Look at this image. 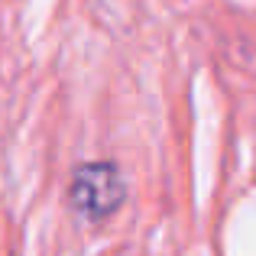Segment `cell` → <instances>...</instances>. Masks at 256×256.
<instances>
[{"label": "cell", "instance_id": "obj_1", "mask_svg": "<svg viewBox=\"0 0 256 256\" xmlns=\"http://www.w3.org/2000/svg\"><path fill=\"white\" fill-rule=\"evenodd\" d=\"M126 201V182L117 162H78L68 182V208L82 220L100 224Z\"/></svg>", "mask_w": 256, "mask_h": 256}]
</instances>
